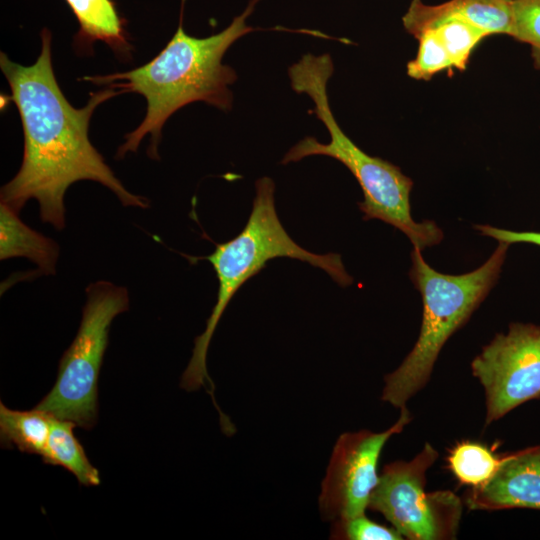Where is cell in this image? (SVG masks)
Masks as SVG:
<instances>
[{"label":"cell","mask_w":540,"mask_h":540,"mask_svg":"<svg viewBox=\"0 0 540 540\" xmlns=\"http://www.w3.org/2000/svg\"><path fill=\"white\" fill-rule=\"evenodd\" d=\"M41 41L40 54L30 66L12 62L5 53L0 54V67L24 134L20 169L2 187L1 202L19 213L28 200H37L41 220L56 230L65 226V192L81 180L107 187L124 206L148 208V199L125 188L88 137L93 112L106 100L119 95L118 92L106 88L91 93L84 107H73L54 74L52 35L47 28L41 32Z\"/></svg>","instance_id":"cell-1"},{"label":"cell","mask_w":540,"mask_h":540,"mask_svg":"<svg viewBox=\"0 0 540 540\" xmlns=\"http://www.w3.org/2000/svg\"><path fill=\"white\" fill-rule=\"evenodd\" d=\"M259 0H251L246 9L223 31L206 38L186 34L182 15L178 28L166 46L149 62L126 72L79 79L107 86L118 94L138 93L147 102L144 119L125 135L116 157L135 152L142 139L150 135L148 155L158 159V144L167 119L185 105L202 101L229 111L232 93L229 86L237 80L230 66L222 63L229 47L242 36L259 30L246 24Z\"/></svg>","instance_id":"cell-2"},{"label":"cell","mask_w":540,"mask_h":540,"mask_svg":"<svg viewBox=\"0 0 540 540\" xmlns=\"http://www.w3.org/2000/svg\"><path fill=\"white\" fill-rule=\"evenodd\" d=\"M334 72L329 54H305L288 69L291 87L296 93L307 94L314 102L310 113L322 121L330 134L328 143L307 136L294 145L281 164L323 155L341 162L359 183L364 200L358 203L363 220L379 219L402 231L413 247L421 251L443 239L435 222L416 223L411 216L410 192L413 181L400 168L380 157L370 156L359 148L340 128L329 105L327 83Z\"/></svg>","instance_id":"cell-3"},{"label":"cell","mask_w":540,"mask_h":540,"mask_svg":"<svg viewBox=\"0 0 540 540\" xmlns=\"http://www.w3.org/2000/svg\"><path fill=\"white\" fill-rule=\"evenodd\" d=\"M256 194L246 225L231 240L217 244L206 257L218 279L216 303L207 319L204 332L195 338L192 357L185 369L180 386L195 391L206 386L214 390L206 368L207 351L227 305L250 278L260 272L269 260L288 257L306 262L324 270L335 282L345 287L352 277L345 271L337 253L315 254L297 244L281 224L274 202L275 185L271 178L262 177L255 183Z\"/></svg>","instance_id":"cell-4"},{"label":"cell","mask_w":540,"mask_h":540,"mask_svg":"<svg viewBox=\"0 0 540 540\" xmlns=\"http://www.w3.org/2000/svg\"><path fill=\"white\" fill-rule=\"evenodd\" d=\"M508 247L499 242L482 266L461 275L437 272L425 262L421 250L413 248L409 277L422 297L421 329L400 366L384 377L382 401L401 409L427 384L444 344L465 325L496 284Z\"/></svg>","instance_id":"cell-5"},{"label":"cell","mask_w":540,"mask_h":540,"mask_svg":"<svg viewBox=\"0 0 540 540\" xmlns=\"http://www.w3.org/2000/svg\"><path fill=\"white\" fill-rule=\"evenodd\" d=\"M129 308L127 289L108 281L86 288L82 320L69 348L63 354L55 385L37 404L62 420L90 430L98 417V377L108 346L113 319Z\"/></svg>","instance_id":"cell-6"},{"label":"cell","mask_w":540,"mask_h":540,"mask_svg":"<svg viewBox=\"0 0 540 540\" xmlns=\"http://www.w3.org/2000/svg\"><path fill=\"white\" fill-rule=\"evenodd\" d=\"M438 456L427 442L410 461L386 464L371 494L368 508L382 514L403 538H456L462 500L449 490L425 491L426 473Z\"/></svg>","instance_id":"cell-7"},{"label":"cell","mask_w":540,"mask_h":540,"mask_svg":"<svg viewBox=\"0 0 540 540\" xmlns=\"http://www.w3.org/2000/svg\"><path fill=\"white\" fill-rule=\"evenodd\" d=\"M471 371L484 388L486 426L540 399V326L511 323L472 360Z\"/></svg>","instance_id":"cell-8"},{"label":"cell","mask_w":540,"mask_h":540,"mask_svg":"<svg viewBox=\"0 0 540 540\" xmlns=\"http://www.w3.org/2000/svg\"><path fill=\"white\" fill-rule=\"evenodd\" d=\"M412 417L407 407L387 430H360L341 434L322 481L318 503L322 519L335 521L364 514L379 481L378 461L386 442L399 434Z\"/></svg>","instance_id":"cell-9"},{"label":"cell","mask_w":540,"mask_h":540,"mask_svg":"<svg viewBox=\"0 0 540 540\" xmlns=\"http://www.w3.org/2000/svg\"><path fill=\"white\" fill-rule=\"evenodd\" d=\"M464 503L469 510H540V444L501 456L493 476L468 489Z\"/></svg>","instance_id":"cell-10"},{"label":"cell","mask_w":540,"mask_h":540,"mask_svg":"<svg viewBox=\"0 0 540 540\" xmlns=\"http://www.w3.org/2000/svg\"><path fill=\"white\" fill-rule=\"evenodd\" d=\"M513 0H450L430 6L421 0H412L403 16L407 32L417 38L423 31L447 20L466 21L488 36L511 35Z\"/></svg>","instance_id":"cell-11"},{"label":"cell","mask_w":540,"mask_h":540,"mask_svg":"<svg viewBox=\"0 0 540 540\" xmlns=\"http://www.w3.org/2000/svg\"><path fill=\"white\" fill-rule=\"evenodd\" d=\"M79 23L75 44L83 49L100 40L115 53L129 56L132 46L127 40L124 19L113 0H65Z\"/></svg>","instance_id":"cell-12"},{"label":"cell","mask_w":540,"mask_h":540,"mask_svg":"<svg viewBox=\"0 0 540 540\" xmlns=\"http://www.w3.org/2000/svg\"><path fill=\"white\" fill-rule=\"evenodd\" d=\"M58 244L28 227L18 212L1 202L0 207V258L25 257L37 265L41 274L55 273L59 256Z\"/></svg>","instance_id":"cell-13"},{"label":"cell","mask_w":540,"mask_h":540,"mask_svg":"<svg viewBox=\"0 0 540 540\" xmlns=\"http://www.w3.org/2000/svg\"><path fill=\"white\" fill-rule=\"evenodd\" d=\"M54 416L37 407L29 411L11 410L0 402V441L4 448L42 455Z\"/></svg>","instance_id":"cell-14"},{"label":"cell","mask_w":540,"mask_h":540,"mask_svg":"<svg viewBox=\"0 0 540 540\" xmlns=\"http://www.w3.org/2000/svg\"><path fill=\"white\" fill-rule=\"evenodd\" d=\"M76 423L54 418L49 438L41 455L45 464L61 466L71 472L80 485L97 486L101 483L98 470L90 463L74 435Z\"/></svg>","instance_id":"cell-15"},{"label":"cell","mask_w":540,"mask_h":540,"mask_svg":"<svg viewBox=\"0 0 540 540\" xmlns=\"http://www.w3.org/2000/svg\"><path fill=\"white\" fill-rule=\"evenodd\" d=\"M500 457L487 446L473 441H460L447 457V467L461 485L477 487L495 473Z\"/></svg>","instance_id":"cell-16"},{"label":"cell","mask_w":540,"mask_h":540,"mask_svg":"<svg viewBox=\"0 0 540 540\" xmlns=\"http://www.w3.org/2000/svg\"><path fill=\"white\" fill-rule=\"evenodd\" d=\"M444 44L453 68L465 70L474 48L488 35L462 20H447L429 28ZM428 30V29H427Z\"/></svg>","instance_id":"cell-17"},{"label":"cell","mask_w":540,"mask_h":540,"mask_svg":"<svg viewBox=\"0 0 540 540\" xmlns=\"http://www.w3.org/2000/svg\"><path fill=\"white\" fill-rule=\"evenodd\" d=\"M417 39L419 40L417 55L407 64L409 77L429 80L441 71L454 69L444 44L432 30L423 31Z\"/></svg>","instance_id":"cell-18"},{"label":"cell","mask_w":540,"mask_h":540,"mask_svg":"<svg viewBox=\"0 0 540 540\" xmlns=\"http://www.w3.org/2000/svg\"><path fill=\"white\" fill-rule=\"evenodd\" d=\"M511 37L531 46L534 66L540 69V0H513Z\"/></svg>","instance_id":"cell-19"},{"label":"cell","mask_w":540,"mask_h":540,"mask_svg":"<svg viewBox=\"0 0 540 540\" xmlns=\"http://www.w3.org/2000/svg\"><path fill=\"white\" fill-rule=\"evenodd\" d=\"M331 539L341 540H401L402 535L394 528L378 524L365 513L347 519L333 521Z\"/></svg>","instance_id":"cell-20"},{"label":"cell","mask_w":540,"mask_h":540,"mask_svg":"<svg viewBox=\"0 0 540 540\" xmlns=\"http://www.w3.org/2000/svg\"><path fill=\"white\" fill-rule=\"evenodd\" d=\"M481 235L489 236L499 242L513 243H529L540 246V232L523 231L517 232L512 230L500 229L490 225H474Z\"/></svg>","instance_id":"cell-21"}]
</instances>
